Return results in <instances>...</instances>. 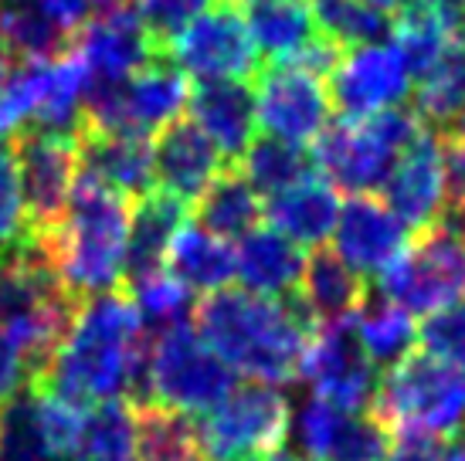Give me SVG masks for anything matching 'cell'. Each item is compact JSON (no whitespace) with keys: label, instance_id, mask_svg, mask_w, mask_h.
Segmentation results:
<instances>
[{"label":"cell","instance_id":"obj_1","mask_svg":"<svg viewBox=\"0 0 465 461\" xmlns=\"http://www.w3.org/2000/svg\"><path fill=\"white\" fill-rule=\"evenodd\" d=\"M197 336L232 370L255 384L285 387L299 377V363L320 329L302 309L299 295L265 299L245 289H221L194 306Z\"/></svg>","mask_w":465,"mask_h":461},{"label":"cell","instance_id":"obj_2","mask_svg":"<svg viewBox=\"0 0 465 461\" xmlns=\"http://www.w3.org/2000/svg\"><path fill=\"white\" fill-rule=\"evenodd\" d=\"M136 306L123 289L82 299L65 343L48 359L35 390L75 410H92L105 400H126L133 359L146 343Z\"/></svg>","mask_w":465,"mask_h":461},{"label":"cell","instance_id":"obj_3","mask_svg":"<svg viewBox=\"0 0 465 461\" xmlns=\"http://www.w3.org/2000/svg\"><path fill=\"white\" fill-rule=\"evenodd\" d=\"M58 275L72 295L89 299L123 285L130 201L92 177H75L65 218L52 230Z\"/></svg>","mask_w":465,"mask_h":461},{"label":"cell","instance_id":"obj_4","mask_svg":"<svg viewBox=\"0 0 465 461\" xmlns=\"http://www.w3.org/2000/svg\"><path fill=\"white\" fill-rule=\"evenodd\" d=\"M421 129H428L414 109L391 105L384 113H374L367 119H340L316 136V170L333 191L347 193H371L388 180L398 156L411 146Z\"/></svg>","mask_w":465,"mask_h":461},{"label":"cell","instance_id":"obj_5","mask_svg":"<svg viewBox=\"0 0 465 461\" xmlns=\"http://www.w3.org/2000/svg\"><path fill=\"white\" fill-rule=\"evenodd\" d=\"M371 414L394 431L455 437L465 424V370L428 353H408L377 380Z\"/></svg>","mask_w":465,"mask_h":461},{"label":"cell","instance_id":"obj_6","mask_svg":"<svg viewBox=\"0 0 465 461\" xmlns=\"http://www.w3.org/2000/svg\"><path fill=\"white\" fill-rule=\"evenodd\" d=\"M234 370L197 336L194 326H177L153 336L150 346V404L207 414L234 390Z\"/></svg>","mask_w":465,"mask_h":461},{"label":"cell","instance_id":"obj_7","mask_svg":"<svg viewBox=\"0 0 465 461\" xmlns=\"http://www.w3.org/2000/svg\"><path fill=\"white\" fill-rule=\"evenodd\" d=\"M381 295L411 316H428L465 299V238L439 221L421 228L381 275Z\"/></svg>","mask_w":465,"mask_h":461},{"label":"cell","instance_id":"obj_8","mask_svg":"<svg viewBox=\"0 0 465 461\" xmlns=\"http://www.w3.org/2000/svg\"><path fill=\"white\" fill-rule=\"evenodd\" d=\"M289 400L279 387L234 384V390L197 424L207 461H242L282 448L289 435Z\"/></svg>","mask_w":465,"mask_h":461},{"label":"cell","instance_id":"obj_9","mask_svg":"<svg viewBox=\"0 0 465 461\" xmlns=\"http://www.w3.org/2000/svg\"><path fill=\"white\" fill-rule=\"evenodd\" d=\"M163 52L183 75H194L197 82L255 78L262 72V54L232 0H214L167 41Z\"/></svg>","mask_w":465,"mask_h":461},{"label":"cell","instance_id":"obj_10","mask_svg":"<svg viewBox=\"0 0 465 461\" xmlns=\"http://www.w3.org/2000/svg\"><path fill=\"white\" fill-rule=\"evenodd\" d=\"M255 85V113L259 126L275 140L316 142V136L330 126V89L320 75L299 64H269L252 78Z\"/></svg>","mask_w":465,"mask_h":461},{"label":"cell","instance_id":"obj_11","mask_svg":"<svg viewBox=\"0 0 465 461\" xmlns=\"http://www.w3.org/2000/svg\"><path fill=\"white\" fill-rule=\"evenodd\" d=\"M306 461H384L391 431L371 410H340L320 397H306L289 410V435Z\"/></svg>","mask_w":465,"mask_h":461},{"label":"cell","instance_id":"obj_12","mask_svg":"<svg viewBox=\"0 0 465 461\" xmlns=\"http://www.w3.org/2000/svg\"><path fill=\"white\" fill-rule=\"evenodd\" d=\"M14 160H17V183L25 204L27 230H54L65 218L68 197L78 177L75 142L38 136V132H14Z\"/></svg>","mask_w":465,"mask_h":461},{"label":"cell","instance_id":"obj_13","mask_svg":"<svg viewBox=\"0 0 465 461\" xmlns=\"http://www.w3.org/2000/svg\"><path fill=\"white\" fill-rule=\"evenodd\" d=\"M299 377L310 384L312 397L326 400L340 410H371L381 370L367 359L361 349L353 326L340 322V326H326L312 336L302 363H299Z\"/></svg>","mask_w":465,"mask_h":461},{"label":"cell","instance_id":"obj_14","mask_svg":"<svg viewBox=\"0 0 465 461\" xmlns=\"http://www.w3.org/2000/svg\"><path fill=\"white\" fill-rule=\"evenodd\" d=\"M326 89H330V103L340 113V119L357 123V119L398 105L411 89V78L394 48L363 44L343 54L336 72L326 78Z\"/></svg>","mask_w":465,"mask_h":461},{"label":"cell","instance_id":"obj_15","mask_svg":"<svg viewBox=\"0 0 465 461\" xmlns=\"http://www.w3.org/2000/svg\"><path fill=\"white\" fill-rule=\"evenodd\" d=\"M333 238L336 255L343 258L361 279H381L408 248L411 230L391 214L384 201L357 193L340 207Z\"/></svg>","mask_w":465,"mask_h":461},{"label":"cell","instance_id":"obj_16","mask_svg":"<svg viewBox=\"0 0 465 461\" xmlns=\"http://www.w3.org/2000/svg\"><path fill=\"white\" fill-rule=\"evenodd\" d=\"M156 52L163 48H156L150 31L143 27L133 0L92 17L75 38V54L85 64L89 82H126Z\"/></svg>","mask_w":465,"mask_h":461},{"label":"cell","instance_id":"obj_17","mask_svg":"<svg viewBox=\"0 0 465 461\" xmlns=\"http://www.w3.org/2000/svg\"><path fill=\"white\" fill-rule=\"evenodd\" d=\"M388 211L408 230L435 224L445 207V167H441V136L421 129V136L398 156L388 180L381 183Z\"/></svg>","mask_w":465,"mask_h":461},{"label":"cell","instance_id":"obj_18","mask_svg":"<svg viewBox=\"0 0 465 461\" xmlns=\"http://www.w3.org/2000/svg\"><path fill=\"white\" fill-rule=\"evenodd\" d=\"M224 167V156L218 146L207 140L204 129L194 119H173L163 129H156L153 142V183L156 191L177 197L181 204H197L201 193L211 187Z\"/></svg>","mask_w":465,"mask_h":461},{"label":"cell","instance_id":"obj_19","mask_svg":"<svg viewBox=\"0 0 465 461\" xmlns=\"http://www.w3.org/2000/svg\"><path fill=\"white\" fill-rule=\"evenodd\" d=\"M75 153L85 177L123 193L126 201H140L143 193L153 191V142L150 136H140L130 129L82 126L75 136Z\"/></svg>","mask_w":465,"mask_h":461},{"label":"cell","instance_id":"obj_20","mask_svg":"<svg viewBox=\"0 0 465 461\" xmlns=\"http://www.w3.org/2000/svg\"><path fill=\"white\" fill-rule=\"evenodd\" d=\"M191 113L194 123L204 129V136L224 163H238L248 142L255 140V126H259V113H255V85L252 78H228V82H197L191 89Z\"/></svg>","mask_w":465,"mask_h":461},{"label":"cell","instance_id":"obj_21","mask_svg":"<svg viewBox=\"0 0 465 461\" xmlns=\"http://www.w3.org/2000/svg\"><path fill=\"white\" fill-rule=\"evenodd\" d=\"M191 99V85L167 52H156L146 64H140L123 89V129L150 136L167 123L181 119L183 105Z\"/></svg>","mask_w":465,"mask_h":461},{"label":"cell","instance_id":"obj_22","mask_svg":"<svg viewBox=\"0 0 465 461\" xmlns=\"http://www.w3.org/2000/svg\"><path fill=\"white\" fill-rule=\"evenodd\" d=\"M183 211L177 197L163 191L143 193L130 211V234H126V261H123V285L150 279L163 271L170 241L183 228Z\"/></svg>","mask_w":465,"mask_h":461},{"label":"cell","instance_id":"obj_23","mask_svg":"<svg viewBox=\"0 0 465 461\" xmlns=\"http://www.w3.org/2000/svg\"><path fill=\"white\" fill-rule=\"evenodd\" d=\"M296 295L302 309L310 312V319L316 322V329H326L357 316V309L367 299V282L336 251L316 248L302 265Z\"/></svg>","mask_w":465,"mask_h":461},{"label":"cell","instance_id":"obj_24","mask_svg":"<svg viewBox=\"0 0 465 461\" xmlns=\"http://www.w3.org/2000/svg\"><path fill=\"white\" fill-rule=\"evenodd\" d=\"M306 258L296 241H289L275 228L248 230L234 251V279H242L245 292L265 299H285L299 292Z\"/></svg>","mask_w":465,"mask_h":461},{"label":"cell","instance_id":"obj_25","mask_svg":"<svg viewBox=\"0 0 465 461\" xmlns=\"http://www.w3.org/2000/svg\"><path fill=\"white\" fill-rule=\"evenodd\" d=\"M262 218L279 234L296 244H323L340 218V197L323 177H312L292 191L275 193L269 207H262Z\"/></svg>","mask_w":465,"mask_h":461},{"label":"cell","instance_id":"obj_26","mask_svg":"<svg viewBox=\"0 0 465 461\" xmlns=\"http://www.w3.org/2000/svg\"><path fill=\"white\" fill-rule=\"evenodd\" d=\"M163 269L194 295L221 292L234 282V248L197 224H183L170 241Z\"/></svg>","mask_w":465,"mask_h":461},{"label":"cell","instance_id":"obj_27","mask_svg":"<svg viewBox=\"0 0 465 461\" xmlns=\"http://www.w3.org/2000/svg\"><path fill=\"white\" fill-rule=\"evenodd\" d=\"M75 31H68L38 0L0 4V41L17 62H54L75 52Z\"/></svg>","mask_w":465,"mask_h":461},{"label":"cell","instance_id":"obj_28","mask_svg":"<svg viewBox=\"0 0 465 461\" xmlns=\"http://www.w3.org/2000/svg\"><path fill=\"white\" fill-rule=\"evenodd\" d=\"M350 326H353L357 343H361V349L367 353V359L374 363L377 370H391L394 363H401L418 346L414 316L404 312L401 306H394L381 292H367L363 306L357 309V316L350 319Z\"/></svg>","mask_w":465,"mask_h":461},{"label":"cell","instance_id":"obj_29","mask_svg":"<svg viewBox=\"0 0 465 461\" xmlns=\"http://www.w3.org/2000/svg\"><path fill=\"white\" fill-rule=\"evenodd\" d=\"M194 214L197 228L211 230L221 241H232V238H245L248 230L259 228L262 201L259 193L252 191L245 173L232 163V167L221 170L218 177L211 180V187L201 193Z\"/></svg>","mask_w":465,"mask_h":461},{"label":"cell","instance_id":"obj_30","mask_svg":"<svg viewBox=\"0 0 465 461\" xmlns=\"http://www.w3.org/2000/svg\"><path fill=\"white\" fill-rule=\"evenodd\" d=\"M133 445L136 461H207L191 414L160 404L133 407Z\"/></svg>","mask_w":465,"mask_h":461},{"label":"cell","instance_id":"obj_31","mask_svg":"<svg viewBox=\"0 0 465 461\" xmlns=\"http://www.w3.org/2000/svg\"><path fill=\"white\" fill-rule=\"evenodd\" d=\"M234 167L245 173L252 191L272 193V197L282 191H292V187H299V183H306L312 177H320L316 160H312L306 146L275 140V136H255Z\"/></svg>","mask_w":465,"mask_h":461},{"label":"cell","instance_id":"obj_32","mask_svg":"<svg viewBox=\"0 0 465 461\" xmlns=\"http://www.w3.org/2000/svg\"><path fill=\"white\" fill-rule=\"evenodd\" d=\"M391 38H394L391 48L398 52L411 82H421L445 58V52L452 48V41L445 34L431 0H408L391 17Z\"/></svg>","mask_w":465,"mask_h":461},{"label":"cell","instance_id":"obj_33","mask_svg":"<svg viewBox=\"0 0 465 461\" xmlns=\"http://www.w3.org/2000/svg\"><path fill=\"white\" fill-rule=\"evenodd\" d=\"M0 461H58L41 424V394L31 384L0 404Z\"/></svg>","mask_w":465,"mask_h":461},{"label":"cell","instance_id":"obj_34","mask_svg":"<svg viewBox=\"0 0 465 461\" xmlns=\"http://www.w3.org/2000/svg\"><path fill=\"white\" fill-rule=\"evenodd\" d=\"M68 461H136L133 407L126 400H105L82 421V435Z\"/></svg>","mask_w":465,"mask_h":461},{"label":"cell","instance_id":"obj_35","mask_svg":"<svg viewBox=\"0 0 465 461\" xmlns=\"http://www.w3.org/2000/svg\"><path fill=\"white\" fill-rule=\"evenodd\" d=\"M316 31L340 44L343 52L363 48V44H381L391 34L388 14L367 7L363 0H310Z\"/></svg>","mask_w":465,"mask_h":461},{"label":"cell","instance_id":"obj_36","mask_svg":"<svg viewBox=\"0 0 465 461\" xmlns=\"http://www.w3.org/2000/svg\"><path fill=\"white\" fill-rule=\"evenodd\" d=\"M126 295L136 306V316H140L143 329L150 336H160L167 329H177V326H191V316H194L197 306L194 292H187L167 269L126 285Z\"/></svg>","mask_w":465,"mask_h":461},{"label":"cell","instance_id":"obj_37","mask_svg":"<svg viewBox=\"0 0 465 461\" xmlns=\"http://www.w3.org/2000/svg\"><path fill=\"white\" fill-rule=\"evenodd\" d=\"M462 105H465V41L462 44H452L445 52V58L418 82V95H414L411 109L418 113V119L428 129L441 132Z\"/></svg>","mask_w":465,"mask_h":461},{"label":"cell","instance_id":"obj_38","mask_svg":"<svg viewBox=\"0 0 465 461\" xmlns=\"http://www.w3.org/2000/svg\"><path fill=\"white\" fill-rule=\"evenodd\" d=\"M418 343L425 346L428 357L465 370V299L428 312V319L418 326Z\"/></svg>","mask_w":465,"mask_h":461},{"label":"cell","instance_id":"obj_39","mask_svg":"<svg viewBox=\"0 0 465 461\" xmlns=\"http://www.w3.org/2000/svg\"><path fill=\"white\" fill-rule=\"evenodd\" d=\"M133 4H136L143 27L156 41V48H167V41L183 25H191L197 14H204L214 0H133Z\"/></svg>","mask_w":465,"mask_h":461},{"label":"cell","instance_id":"obj_40","mask_svg":"<svg viewBox=\"0 0 465 461\" xmlns=\"http://www.w3.org/2000/svg\"><path fill=\"white\" fill-rule=\"evenodd\" d=\"M25 234V204L11 136H0V248Z\"/></svg>","mask_w":465,"mask_h":461},{"label":"cell","instance_id":"obj_41","mask_svg":"<svg viewBox=\"0 0 465 461\" xmlns=\"http://www.w3.org/2000/svg\"><path fill=\"white\" fill-rule=\"evenodd\" d=\"M449 437L421 435V431H394L384 461H445Z\"/></svg>","mask_w":465,"mask_h":461},{"label":"cell","instance_id":"obj_42","mask_svg":"<svg viewBox=\"0 0 465 461\" xmlns=\"http://www.w3.org/2000/svg\"><path fill=\"white\" fill-rule=\"evenodd\" d=\"M31 384V367L27 357L21 353V346L14 343L7 333H0V404L14 397L21 387Z\"/></svg>","mask_w":465,"mask_h":461},{"label":"cell","instance_id":"obj_43","mask_svg":"<svg viewBox=\"0 0 465 461\" xmlns=\"http://www.w3.org/2000/svg\"><path fill=\"white\" fill-rule=\"evenodd\" d=\"M445 153H441V167H445V197L449 204L465 207V142L441 140Z\"/></svg>","mask_w":465,"mask_h":461},{"label":"cell","instance_id":"obj_44","mask_svg":"<svg viewBox=\"0 0 465 461\" xmlns=\"http://www.w3.org/2000/svg\"><path fill=\"white\" fill-rule=\"evenodd\" d=\"M439 136H441V140H459V142H465V105L452 115V119H449V126L441 129Z\"/></svg>","mask_w":465,"mask_h":461},{"label":"cell","instance_id":"obj_45","mask_svg":"<svg viewBox=\"0 0 465 461\" xmlns=\"http://www.w3.org/2000/svg\"><path fill=\"white\" fill-rule=\"evenodd\" d=\"M242 461H306V458H299V455H292V451L275 448V451H265V455H252V458H242Z\"/></svg>","mask_w":465,"mask_h":461},{"label":"cell","instance_id":"obj_46","mask_svg":"<svg viewBox=\"0 0 465 461\" xmlns=\"http://www.w3.org/2000/svg\"><path fill=\"white\" fill-rule=\"evenodd\" d=\"M367 7H374V11H381V14H398L408 0H363Z\"/></svg>","mask_w":465,"mask_h":461},{"label":"cell","instance_id":"obj_47","mask_svg":"<svg viewBox=\"0 0 465 461\" xmlns=\"http://www.w3.org/2000/svg\"><path fill=\"white\" fill-rule=\"evenodd\" d=\"M14 62H17V58H14V54L7 52V48H4V41H0V82L7 78V72L14 68Z\"/></svg>","mask_w":465,"mask_h":461}]
</instances>
